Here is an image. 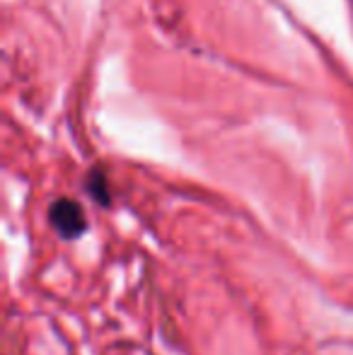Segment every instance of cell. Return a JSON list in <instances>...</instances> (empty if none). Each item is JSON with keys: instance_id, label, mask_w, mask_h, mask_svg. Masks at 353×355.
<instances>
[{"instance_id": "7a4b0ae2", "label": "cell", "mask_w": 353, "mask_h": 355, "mask_svg": "<svg viewBox=\"0 0 353 355\" xmlns=\"http://www.w3.org/2000/svg\"><path fill=\"white\" fill-rule=\"evenodd\" d=\"M85 189L99 206L109 208V203H112V193H109V182H107V174H104L102 167L89 169L87 179H85Z\"/></svg>"}, {"instance_id": "6da1fadb", "label": "cell", "mask_w": 353, "mask_h": 355, "mask_svg": "<svg viewBox=\"0 0 353 355\" xmlns=\"http://www.w3.org/2000/svg\"><path fill=\"white\" fill-rule=\"evenodd\" d=\"M49 223L56 230V234L66 242L83 237L87 230V215L83 206L73 198H56L49 206Z\"/></svg>"}]
</instances>
